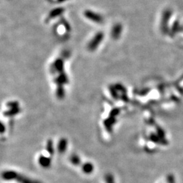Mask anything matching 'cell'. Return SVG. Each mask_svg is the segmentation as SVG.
<instances>
[{
  "label": "cell",
  "mask_w": 183,
  "mask_h": 183,
  "mask_svg": "<svg viewBox=\"0 0 183 183\" xmlns=\"http://www.w3.org/2000/svg\"><path fill=\"white\" fill-rule=\"evenodd\" d=\"M84 15L88 20L95 23H101L103 21V17L100 14L91 10H86L84 12Z\"/></svg>",
  "instance_id": "cell-1"
},
{
  "label": "cell",
  "mask_w": 183,
  "mask_h": 183,
  "mask_svg": "<svg viewBox=\"0 0 183 183\" xmlns=\"http://www.w3.org/2000/svg\"><path fill=\"white\" fill-rule=\"evenodd\" d=\"M104 38V34L102 32H98L94 35V38H92V39L88 44V48L90 50H94L98 47V45L101 44Z\"/></svg>",
  "instance_id": "cell-2"
},
{
  "label": "cell",
  "mask_w": 183,
  "mask_h": 183,
  "mask_svg": "<svg viewBox=\"0 0 183 183\" xmlns=\"http://www.w3.org/2000/svg\"><path fill=\"white\" fill-rule=\"evenodd\" d=\"M65 11L64 9H63V8H58L56 9L52 10L50 13H49L48 16L47 17V20H51L53 18H55L56 17L59 16L63 13V12Z\"/></svg>",
  "instance_id": "cell-3"
},
{
  "label": "cell",
  "mask_w": 183,
  "mask_h": 183,
  "mask_svg": "<svg viewBox=\"0 0 183 183\" xmlns=\"http://www.w3.org/2000/svg\"><path fill=\"white\" fill-rule=\"evenodd\" d=\"M122 26L121 24H116L111 30V36L114 39H118L122 33Z\"/></svg>",
  "instance_id": "cell-4"
},
{
  "label": "cell",
  "mask_w": 183,
  "mask_h": 183,
  "mask_svg": "<svg viewBox=\"0 0 183 183\" xmlns=\"http://www.w3.org/2000/svg\"><path fill=\"white\" fill-rule=\"evenodd\" d=\"M66 147H67V142H66V139H62L59 142L58 145V150L59 152H64L66 151Z\"/></svg>",
  "instance_id": "cell-5"
},
{
  "label": "cell",
  "mask_w": 183,
  "mask_h": 183,
  "mask_svg": "<svg viewBox=\"0 0 183 183\" xmlns=\"http://www.w3.org/2000/svg\"><path fill=\"white\" fill-rule=\"evenodd\" d=\"M93 170V165L90 163H86L84 165V171L86 173H90Z\"/></svg>",
  "instance_id": "cell-6"
},
{
  "label": "cell",
  "mask_w": 183,
  "mask_h": 183,
  "mask_svg": "<svg viewBox=\"0 0 183 183\" xmlns=\"http://www.w3.org/2000/svg\"><path fill=\"white\" fill-rule=\"evenodd\" d=\"M70 159H71V162L74 163V164H78L79 162H80V158L77 155H73Z\"/></svg>",
  "instance_id": "cell-7"
},
{
  "label": "cell",
  "mask_w": 183,
  "mask_h": 183,
  "mask_svg": "<svg viewBox=\"0 0 183 183\" xmlns=\"http://www.w3.org/2000/svg\"><path fill=\"white\" fill-rule=\"evenodd\" d=\"M168 182H169V183H174V178L172 177V176H170V177H169Z\"/></svg>",
  "instance_id": "cell-8"
},
{
  "label": "cell",
  "mask_w": 183,
  "mask_h": 183,
  "mask_svg": "<svg viewBox=\"0 0 183 183\" xmlns=\"http://www.w3.org/2000/svg\"><path fill=\"white\" fill-rule=\"evenodd\" d=\"M59 1H66V0H58Z\"/></svg>",
  "instance_id": "cell-9"
}]
</instances>
